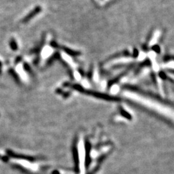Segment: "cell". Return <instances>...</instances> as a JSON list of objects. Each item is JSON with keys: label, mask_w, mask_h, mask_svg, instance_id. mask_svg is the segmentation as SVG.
<instances>
[{"label": "cell", "mask_w": 174, "mask_h": 174, "mask_svg": "<svg viewBox=\"0 0 174 174\" xmlns=\"http://www.w3.org/2000/svg\"><path fill=\"white\" fill-rule=\"evenodd\" d=\"M10 46L13 50H16L17 49V45L16 44V42L14 39H11V41H10Z\"/></svg>", "instance_id": "obj_1"}, {"label": "cell", "mask_w": 174, "mask_h": 174, "mask_svg": "<svg viewBox=\"0 0 174 174\" xmlns=\"http://www.w3.org/2000/svg\"><path fill=\"white\" fill-rule=\"evenodd\" d=\"M152 50L153 51L156 52V53L159 54L161 52V48H160V46H159V45H153L152 46Z\"/></svg>", "instance_id": "obj_2"}, {"label": "cell", "mask_w": 174, "mask_h": 174, "mask_svg": "<svg viewBox=\"0 0 174 174\" xmlns=\"http://www.w3.org/2000/svg\"><path fill=\"white\" fill-rule=\"evenodd\" d=\"M164 60L165 61H168L173 60L174 61V55H167L164 57Z\"/></svg>", "instance_id": "obj_3"}, {"label": "cell", "mask_w": 174, "mask_h": 174, "mask_svg": "<svg viewBox=\"0 0 174 174\" xmlns=\"http://www.w3.org/2000/svg\"><path fill=\"white\" fill-rule=\"evenodd\" d=\"M168 71H169L170 73H172L174 74V69H170V70H168Z\"/></svg>", "instance_id": "obj_4"}, {"label": "cell", "mask_w": 174, "mask_h": 174, "mask_svg": "<svg viewBox=\"0 0 174 174\" xmlns=\"http://www.w3.org/2000/svg\"><path fill=\"white\" fill-rule=\"evenodd\" d=\"M1 66H2V63H1V61H0V67H1Z\"/></svg>", "instance_id": "obj_5"}]
</instances>
